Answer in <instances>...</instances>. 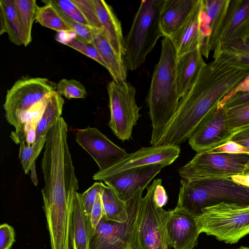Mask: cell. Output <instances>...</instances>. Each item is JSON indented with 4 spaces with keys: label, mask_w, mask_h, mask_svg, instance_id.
Returning <instances> with one entry per match:
<instances>
[{
    "label": "cell",
    "mask_w": 249,
    "mask_h": 249,
    "mask_svg": "<svg viewBox=\"0 0 249 249\" xmlns=\"http://www.w3.org/2000/svg\"><path fill=\"white\" fill-rule=\"evenodd\" d=\"M235 86L234 78L225 69L215 64H206L192 88L180 99L157 145H179L184 142Z\"/></svg>",
    "instance_id": "6da1fadb"
},
{
    "label": "cell",
    "mask_w": 249,
    "mask_h": 249,
    "mask_svg": "<svg viewBox=\"0 0 249 249\" xmlns=\"http://www.w3.org/2000/svg\"><path fill=\"white\" fill-rule=\"evenodd\" d=\"M177 60L170 39L164 36L160 59L155 67L146 98L152 126L150 141L152 145H157L180 100L177 82Z\"/></svg>",
    "instance_id": "7a4b0ae2"
},
{
    "label": "cell",
    "mask_w": 249,
    "mask_h": 249,
    "mask_svg": "<svg viewBox=\"0 0 249 249\" xmlns=\"http://www.w3.org/2000/svg\"><path fill=\"white\" fill-rule=\"evenodd\" d=\"M223 202L249 205V187L231 178L182 179L176 208L198 216L204 208Z\"/></svg>",
    "instance_id": "3957f363"
},
{
    "label": "cell",
    "mask_w": 249,
    "mask_h": 249,
    "mask_svg": "<svg viewBox=\"0 0 249 249\" xmlns=\"http://www.w3.org/2000/svg\"><path fill=\"white\" fill-rule=\"evenodd\" d=\"M166 0H142L131 28L124 39L127 66L131 71L140 68L158 39L164 37L160 16Z\"/></svg>",
    "instance_id": "277c9868"
},
{
    "label": "cell",
    "mask_w": 249,
    "mask_h": 249,
    "mask_svg": "<svg viewBox=\"0 0 249 249\" xmlns=\"http://www.w3.org/2000/svg\"><path fill=\"white\" fill-rule=\"evenodd\" d=\"M196 221L200 233L235 244L249 234V205L223 202L207 207L196 217Z\"/></svg>",
    "instance_id": "5b68a950"
},
{
    "label": "cell",
    "mask_w": 249,
    "mask_h": 249,
    "mask_svg": "<svg viewBox=\"0 0 249 249\" xmlns=\"http://www.w3.org/2000/svg\"><path fill=\"white\" fill-rule=\"evenodd\" d=\"M141 188L126 202L128 218L124 222L108 221L104 216L92 229L89 249H135L142 193Z\"/></svg>",
    "instance_id": "8992f818"
},
{
    "label": "cell",
    "mask_w": 249,
    "mask_h": 249,
    "mask_svg": "<svg viewBox=\"0 0 249 249\" xmlns=\"http://www.w3.org/2000/svg\"><path fill=\"white\" fill-rule=\"evenodd\" d=\"M159 179L147 188L141 201L135 249H169L167 236V224L172 211L158 206L154 192Z\"/></svg>",
    "instance_id": "52a82bcc"
},
{
    "label": "cell",
    "mask_w": 249,
    "mask_h": 249,
    "mask_svg": "<svg viewBox=\"0 0 249 249\" xmlns=\"http://www.w3.org/2000/svg\"><path fill=\"white\" fill-rule=\"evenodd\" d=\"M249 160V154L211 153L206 151L197 153L187 164L178 169L184 179L201 178H231L242 175Z\"/></svg>",
    "instance_id": "ba28073f"
},
{
    "label": "cell",
    "mask_w": 249,
    "mask_h": 249,
    "mask_svg": "<svg viewBox=\"0 0 249 249\" xmlns=\"http://www.w3.org/2000/svg\"><path fill=\"white\" fill-rule=\"evenodd\" d=\"M56 89V85L46 78L18 80L7 91L3 105L7 121L18 130L26 113Z\"/></svg>",
    "instance_id": "9c48e42d"
},
{
    "label": "cell",
    "mask_w": 249,
    "mask_h": 249,
    "mask_svg": "<svg viewBox=\"0 0 249 249\" xmlns=\"http://www.w3.org/2000/svg\"><path fill=\"white\" fill-rule=\"evenodd\" d=\"M110 118L108 126L122 141L132 138V130L140 118L141 107L136 101V89L127 82L112 81L107 86Z\"/></svg>",
    "instance_id": "30bf717a"
},
{
    "label": "cell",
    "mask_w": 249,
    "mask_h": 249,
    "mask_svg": "<svg viewBox=\"0 0 249 249\" xmlns=\"http://www.w3.org/2000/svg\"><path fill=\"white\" fill-rule=\"evenodd\" d=\"M249 37V0H229L222 19L210 47L213 58L228 48L245 43Z\"/></svg>",
    "instance_id": "8fae6325"
},
{
    "label": "cell",
    "mask_w": 249,
    "mask_h": 249,
    "mask_svg": "<svg viewBox=\"0 0 249 249\" xmlns=\"http://www.w3.org/2000/svg\"><path fill=\"white\" fill-rule=\"evenodd\" d=\"M180 148L178 145H152L142 147L127 155L111 167L99 171L93 176V179L103 181L106 178L126 170L154 164H171L179 156Z\"/></svg>",
    "instance_id": "7c38bea8"
},
{
    "label": "cell",
    "mask_w": 249,
    "mask_h": 249,
    "mask_svg": "<svg viewBox=\"0 0 249 249\" xmlns=\"http://www.w3.org/2000/svg\"><path fill=\"white\" fill-rule=\"evenodd\" d=\"M234 133L228 124L226 109L216 107L199 124L188 143L197 153L206 151L230 141Z\"/></svg>",
    "instance_id": "4fadbf2b"
},
{
    "label": "cell",
    "mask_w": 249,
    "mask_h": 249,
    "mask_svg": "<svg viewBox=\"0 0 249 249\" xmlns=\"http://www.w3.org/2000/svg\"><path fill=\"white\" fill-rule=\"evenodd\" d=\"M76 142L94 160L99 171L106 170L123 159L126 151L95 127L77 129Z\"/></svg>",
    "instance_id": "5bb4252c"
},
{
    "label": "cell",
    "mask_w": 249,
    "mask_h": 249,
    "mask_svg": "<svg viewBox=\"0 0 249 249\" xmlns=\"http://www.w3.org/2000/svg\"><path fill=\"white\" fill-rule=\"evenodd\" d=\"M166 166L160 163L136 168L115 174L103 181L124 202L131 198L141 188L145 189Z\"/></svg>",
    "instance_id": "9a60e30c"
},
{
    "label": "cell",
    "mask_w": 249,
    "mask_h": 249,
    "mask_svg": "<svg viewBox=\"0 0 249 249\" xmlns=\"http://www.w3.org/2000/svg\"><path fill=\"white\" fill-rule=\"evenodd\" d=\"M196 217L175 208L167 224L168 245L174 249H193L200 234Z\"/></svg>",
    "instance_id": "2e32d148"
},
{
    "label": "cell",
    "mask_w": 249,
    "mask_h": 249,
    "mask_svg": "<svg viewBox=\"0 0 249 249\" xmlns=\"http://www.w3.org/2000/svg\"><path fill=\"white\" fill-rule=\"evenodd\" d=\"M205 64L199 47L177 57V82L180 99L192 88Z\"/></svg>",
    "instance_id": "e0dca14e"
},
{
    "label": "cell",
    "mask_w": 249,
    "mask_h": 249,
    "mask_svg": "<svg viewBox=\"0 0 249 249\" xmlns=\"http://www.w3.org/2000/svg\"><path fill=\"white\" fill-rule=\"evenodd\" d=\"M201 0H199L192 13L185 23L168 37L179 57L200 48L199 14Z\"/></svg>",
    "instance_id": "ac0fdd59"
},
{
    "label": "cell",
    "mask_w": 249,
    "mask_h": 249,
    "mask_svg": "<svg viewBox=\"0 0 249 249\" xmlns=\"http://www.w3.org/2000/svg\"><path fill=\"white\" fill-rule=\"evenodd\" d=\"M199 0H166L160 16L164 36L169 37L187 20Z\"/></svg>",
    "instance_id": "d6986e66"
},
{
    "label": "cell",
    "mask_w": 249,
    "mask_h": 249,
    "mask_svg": "<svg viewBox=\"0 0 249 249\" xmlns=\"http://www.w3.org/2000/svg\"><path fill=\"white\" fill-rule=\"evenodd\" d=\"M103 31L116 53L121 58L125 56L124 39L121 22L112 7L103 0H92Z\"/></svg>",
    "instance_id": "ffe728a7"
},
{
    "label": "cell",
    "mask_w": 249,
    "mask_h": 249,
    "mask_svg": "<svg viewBox=\"0 0 249 249\" xmlns=\"http://www.w3.org/2000/svg\"><path fill=\"white\" fill-rule=\"evenodd\" d=\"M92 43L113 80L118 83L126 82L127 71L124 59L116 53L103 31L95 29Z\"/></svg>",
    "instance_id": "44dd1931"
},
{
    "label": "cell",
    "mask_w": 249,
    "mask_h": 249,
    "mask_svg": "<svg viewBox=\"0 0 249 249\" xmlns=\"http://www.w3.org/2000/svg\"><path fill=\"white\" fill-rule=\"evenodd\" d=\"M91 231L90 216L86 213L80 194L77 193L73 209L71 249H89Z\"/></svg>",
    "instance_id": "7402d4cb"
},
{
    "label": "cell",
    "mask_w": 249,
    "mask_h": 249,
    "mask_svg": "<svg viewBox=\"0 0 249 249\" xmlns=\"http://www.w3.org/2000/svg\"><path fill=\"white\" fill-rule=\"evenodd\" d=\"M7 34L10 41L24 45L22 29L15 7L14 0H0V34Z\"/></svg>",
    "instance_id": "603a6c76"
},
{
    "label": "cell",
    "mask_w": 249,
    "mask_h": 249,
    "mask_svg": "<svg viewBox=\"0 0 249 249\" xmlns=\"http://www.w3.org/2000/svg\"><path fill=\"white\" fill-rule=\"evenodd\" d=\"M101 198L106 220L119 223L127 220L128 213L126 203L112 188L106 185L101 193Z\"/></svg>",
    "instance_id": "cb8c5ba5"
},
{
    "label": "cell",
    "mask_w": 249,
    "mask_h": 249,
    "mask_svg": "<svg viewBox=\"0 0 249 249\" xmlns=\"http://www.w3.org/2000/svg\"><path fill=\"white\" fill-rule=\"evenodd\" d=\"M64 103L62 96L56 90L53 91L39 122L36 139L41 136L47 135L49 130L61 117Z\"/></svg>",
    "instance_id": "d4e9b609"
},
{
    "label": "cell",
    "mask_w": 249,
    "mask_h": 249,
    "mask_svg": "<svg viewBox=\"0 0 249 249\" xmlns=\"http://www.w3.org/2000/svg\"><path fill=\"white\" fill-rule=\"evenodd\" d=\"M15 7L24 38V46L32 41V30L39 7L35 0H14Z\"/></svg>",
    "instance_id": "484cf974"
},
{
    "label": "cell",
    "mask_w": 249,
    "mask_h": 249,
    "mask_svg": "<svg viewBox=\"0 0 249 249\" xmlns=\"http://www.w3.org/2000/svg\"><path fill=\"white\" fill-rule=\"evenodd\" d=\"M43 2L45 5L39 7L37 10L36 19L37 22L59 33L73 32L56 7L46 0Z\"/></svg>",
    "instance_id": "4316f807"
},
{
    "label": "cell",
    "mask_w": 249,
    "mask_h": 249,
    "mask_svg": "<svg viewBox=\"0 0 249 249\" xmlns=\"http://www.w3.org/2000/svg\"><path fill=\"white\" fill-rule=\"evenodd\" d=\"M46 139L47 135L41 136L31 145H27L25 142L19 144V159L25 174L36 168V159L45 145Z\"/></svg>",
    "instance_id": "83f0119b"
},
{
    "label": "cell",
    "mask_w": 249,
    "mask_h": 249,
    "mask_svg": "<svg viewBox=\"0 0 249 249\" xmlns=\"http://www.w3.org/2000/svg\"><path fill=\"white\" fill-rule=\"evenodd\" d=\"M225 109L228 124L234 132L249 125V102Z\"/></svg>",
    "instance_id": "f1b7e54d"
},
{
    "label": "cell",
    "mask_w": 249,
    "mask_h": 249,
    "mask_svg": "<svg viewBox=\"0 0 249 249\" xmlns=\"http://www.w3.org/2000/svg\"><path fill=\"white\" fill-rule=\"evenodd\" d=\"M56 91L68 99H83L88 94L85 86L79 81L74 79L60 80L56 85Z\"/></svg>",
    "instance_id": "f546056e"
},
{
    "label": "cell",
    "mask_w": 249,
    "mask_h": 249,
    "mask_svg": "<svg viewBox=\"0 0 249 249\" xmlns=\"http://www.w3.org/2000/svg\"><path fill=\"white\" fill-rule=\"evenodd\" d=\"M46 1L53 5L72 20L90 26L80 9L72 0H47Z\"/></svg>",
    "instance_id": "4dcf8cb0"
},
{
    "label": "cell",
    "mask_w": 249,
    "mask_h": 249,
    "mask_svg": "<svg viewBox=\"0 0 249 249\" xmlns=\"http://www.w3.org/2000/svg\"><path fill=\"white\" fill-rule=\"evenodd\" d=\"M76 36V35H75L71 37L63 44L94 60L105 67L104 61L94 45L92 43L83 42L77 38Z\"/></svg>",
    "instance_id": "1f68e13d"
},
{
    "label": "cell",
    "mask_w": 249,
    "mask_h": 249,
    "mask_svg": "<svg viewBox=\"0 0 249 249\" xmlns=\"http://www.w3.org/2000/svg\"><path fill=\"white\" fill-rule=\"evenodd\" d=\"M72 1L80 9L91 27L103 31L102 24L92 0H72Z\"/></svg>",
    "instance_id": "d6a6232c"
},
{
    "label": "cell",
    "mask_w": 249,
    "mask_h": 249,
    "mask_svg": "<svg viewBox=\"0 0 249 249\" xmlns=\"http://www.w3.org/2000/svg\"><path fill=\"white\" fill-rule=\"evenodd\" d=\"M58 11L65 21L76 34L77 38L85 43H92L94 28L73 21L60 10Z\"/></svg>",
    "instance_id": "836d02e7"
},
{
    "label": "cell",
    "mask_w": 249,
    "mask_h": 249,
    "mask_svg": "<svg viewBox=\"0 0 249 249\" xmlns=\"http://www.w3.org/2000/svg\"><path fill=\"white\" fill-rule=\"evenodd\" d=\"M105 186L102 182H96L83 193H80L85 211L88 216H90L97 195L102 193Z\"/></svg>",
    "instance_id": "e575fe53"
},
{
    "label": "cell",
    "mask_w": 249,
    "mask_h": 249,
    "mask_svg": "<svg viewBox=\"0 0 249 249\" xmlns=\"http://www.w3.org/2000/svg\"><path fill=\"white\" fill-rule=\"evenodd\" d=\"M14 228L7 223L0 226V249H10L15 242Z\"/></svg>",
    "instance_id": "d590c367"
},
{
    "label": "cell",
    "mask_w": 249,
    "mask_h": 249,
    "mask_svg": "<svg viewBox=\"0 0 249 249\" xmlns=\"http://www.w3.org/2000/svg\"><path fill=\"white\" fill-rule=\"evenodd\" d=\"M209 151L211 153H226L229 154H249V149L231 141H229Z\"/></svg>",
    "instance_id": "8d00e7d4"
},
{
    "label": "cell",
    "mask_w": 249,
    "mask_h": 249,
    "mask_svg": "<svg viewBox=\"0 0 249 249\" xmlns=\"http://www.w3.org/2000/svg\"><path fill=\"white\" fill-rule=\"evenodd\" d=\"M224 51L233 55L242 63L249 64V44L239 43L228 48Z\"/></svg>",
    "instance_id": "74e56055"
},
{
    "label": "cell",
    "mask_w": 249,
    "mask_h": 249,
    "mask_svg": "<svg viewBox=\"0 0 249 249\" xmlns=\"http://www.w3.org/2000/svg\"><path fill=\"white\" fill-rule=\"evenodd\" d=\"M104 216V212L101 198V193H99L93 205L90 218L92 229H95L101 220Z\"/></svg>",
    "instance_id": "f35d334b"
},
{
    "label": "cell",
    "mask_w": 249,
    "mask_h": 249,
    "mask_svg": "<svg viewBox=\"0 0 249 249\" xmlns=\"http://www.w3.org/2000/svg\"><path fill=\"white\" fill-rule=\"evenodd\" d=\"M247 91H249V74L235 88L223 98L217 104V108H223L225 103L235 94Z\"/></svg>",
    "instance_id": "ab89813d"
},
{
    "label": "cell",
    "mask_w": 249,
    "mask_h": 249,
    "mask_svg": "<svg viewBox=\"0 0 249 249\" xmlns=\"http://www.w3.org/2000/svg\"><path fill=\"white\" fill-rule=\"evenodd\" d=\"M230 141L249 149V125L235 131Z\"/></svg>",
    "instance_id": "60d3db41"
},
{
    "label": "cell",
    "mask_w": 249,
    "mask_h": 249,
    "mask_svg": "<svg viewBox=\"0 0 249 249\" xmlns=\"http://www.w3.org/2000/svg\"><path fill=\"white\" fill-rule=\"evenodd\" d=\"M248 102H249V91L239 92L231 98L223 108L229 109Z\"/></svg>",
    "instance_id": "b9f144b4"
},
{
    "label": "cell",
    "mask_w": 249,
    "mask_h": 249,
    "mask_svg": "<svg viewBox=\"0 0 249 249\" xmlns=\"http://www.w3.org/2000/svg\"><path fill=\"white\" fill-rule=\"evenodd\" d=\"M154 199L156 204L160 207L164 206L167 202V195L164 188L162 185L161 179H159L156 187L154 192Z\"/></svg>",
    "instance_id": "7bdbcfd3"
},
{
    "label": "cell",
    "mask_w": 249,
    "mask_h": 249,
    "mask_svg": "<svg viewBox=\"0 0 249 249\" xmlns=\"http://www.w3.org/2000/svg\"><path fill=\"white\" fill-rule=\"evenodd\" d=\"M231 178L238 184L249 187V174L234 175Z\"/></svg>",
    "instance_id": "ee69618b"
},
{
    "label": "cell",
    "mask_w": 249,
    "mask_h": 249,
    "mask_svg": "<svg viewBox=\"0 0 249 249\" xmlns=\"http://www.w3.org/2000/svg\"><path fill=\"white\" fill-rule=\"evenodd\" d=\"M249 174V160L247 164L246 165L245 169L244 170L243 175Z\"/></svg>",
    "instance_id": "f6af8a7d"
},
{
    "label": "cell",
    "mask_w": 249,
    "mask_h": 249,
    "mask_svg": "<svg viewBox=\"0 0 249 249\" xmlns=\"http://www.w3.org/2000/svg\"><path fill=\"white\" fill-rule=\"evenodd\" d=\"M238 249H249V247L241 246Z\"/></svg>",
    "instance_id": "bcb514c9"
},
{
    "label": "cell",
    "mask_w": 249,
    "mask_h": 249,
    "mask_svg": "<svg viewBox=\"0 0 249 249\" xmlns=\"http://www.w3.org/2000/svg\"><path fill=\"white\" fill-rule=\"evenodd\" d=\"M246 43L249 44V37L248 38L247 41L246 42Z\"/></svg>",
    "instance_id": "7dc6e473"
}]
</instances>
